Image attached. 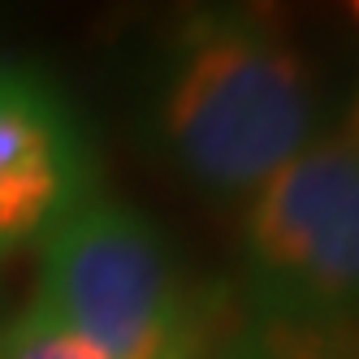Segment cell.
Returning a JSON list of instances; mask_svg holds the SVG:
<instances>
[{
	"label": "cell",
	"mask_w": 359,
	"mask_h": 359,
	"mask_svg": "<svg viewBox=\"0 0 359 359\" xmlns=\"http://www.w3.org/2000/svg\"><path fill=\"white\" fill-rule=\"evenodd\" d=\"M346 135H351V139L359 143V104H355V117H351V130H346Z\"/></svg>",
	"instance_id": "6"
},
{
	"label": "cell",
	"mask_w": 359,
	"mask_h": 359,
	"mask_svg": "<svg viewBox=\"0 0 359 359\" xmlns=\"http://www.w3.org/2000/svg\"><path fill=\"white\" fill-rule=\"evenodd\" d=\"M243 273L255 316H359V143L316 139L251 195Z\"/></svg>",
	"instance_id": "3"
},
{
	"label": "cell",
	"mask_w": 359,
	"mask_h": 359,
	"mask_svg": "<svg viewBox=\"0 0 359 359\" xmlns=\"http://www.w3.org/2000/svg\"><path fill=\"white\" fill-rule=\"evenodd\" d=\"M316 79L277 22L199 9L165 53L156 126L169 161L203 195L251 199L316 143Z\"/></svg>",
	"instance_id": "1"
},
{
	"label": "cell",
	"mask_w": 359,
	"mask_h": 359,
	"mask_svg": "<svg viewBox=\"0 0 359 359\" xmlns=\"http://www.w3.org/2000/svg\"><path fill=\"white\" fill-rule=\"evenodd\" d=\"M0 359H109V355H100L87 338L43 316L39 307H27L0 333Z\"/></svg>",
	"instance_id": "5"
},
{
	"label": "cell",
	"mask_w": 359,
	"mask_h": 359,
	"mask_svg": "<svg viewBox=\"0 0 359 359\" xmlns=\"http://www.w3.org/2000/svg\"><path fill=\"white\" fill-rule=\"evenodd\" d=\"M355 18H359V5H355Z\"/></svg>",
	"instance_id": "7"
},
{
	"label": "cell",
	"mask_w": 359,
	"mask_h": 359,
	"mask_svg": "<svg viewBox=\"0 0 359 359\" xmlns=\"http://www.w3.org/2000/svg\"><path fill=\"white\" fill-rule=\"evenodd\" d=\"M43 316L109 359H212V316L135 208L87 195L39 238Z\"/></svg>",
	"instance_id": "2"
},
{
	"label": "cell",
	"mask_w": 359,
	"mask_h": 359,
	"mask_svg": "<svg viewBox=\"0 0 359 359\" xmlns=\"http://www.w3.org/2000/svg\"><path fill=\"white\" fill-rule=\"evenodd\" d=\"M212 359H359V316L294 320L255 316L225 333Z\"/></svg>",
	"instance_id": "4"
}]
</instances>
